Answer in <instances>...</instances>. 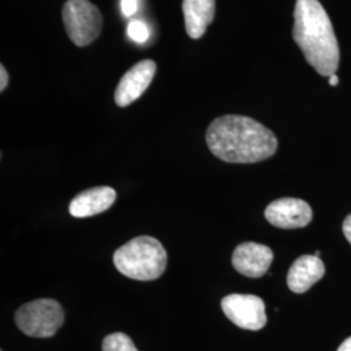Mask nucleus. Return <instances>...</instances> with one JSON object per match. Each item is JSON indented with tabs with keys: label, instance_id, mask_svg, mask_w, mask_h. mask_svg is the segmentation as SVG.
I'll return each instance as SVG.
<instances>
[{
	"label": "nucleus",
	"instance_id": "obj_9",
	"mask_svg": "<svg viewBox=\"0 0 351 351\" xmlns=\"http://www.w3.org/2000/svg\"><path fill=\"white\" fill-rule=\"evenodd\" d=\"M274 262V251L268 246L256 242L241 243L233 251L232 264L243 276L258 278L268 272Z\"/></svg>",
	"mask_w": 351,
	"mask_h": 351
},
{
	"label": "nucleus",
	"instance_id": "obj_4",
	"mask_svg": "<svg viewBox=\"0 0 351 351\" xmlns=\"http://www.w3.org/2000/svg\"><path fill=\"white\" fill-rule=\"evenodd\" d=\"M63 307L55 300H36L21 306L14 322L19 329L29 337L47 339L52 337L64 323Z\"/></svg>",
	"mask_w": 351,
	"mask_h": 351
},
{
	"label": "nucleus",
	"instance_id": "obj_5",
	"mask_svg": "<svg viewBox=\"0 0 351 351\" xmlns=\"http://www.w3.org/2000/svg\"><path fill=\"white\" fill-rule=\"evenodd\" d=\"M65 32L78 47L91 45L99 37L103 17L97 5L88 0H66L63 7Z\"/></svg>",
	"mask_w": 351,
	"mask_h": 351
},
{
	"label": "nucleus",
	"instance_id": "obj_14",
	"mask_svg": "<svg viewBox=\"0 0 351 351\" xmlns=\"http://www.w3.org/2000/svg\"><path fill=\"white\" fill-rule=\"evenodd\" d=\"M128 34L134 42H138V43L146 42L150 36L149 27L141 21H132L128 25Z\"/></svg>",
	"mask_w": 351,
	"mask_h": 351
},
{
	"label": "nucleus",
	"instance_id": "obj_1",
	"mask_svg": "<svg viewBox=\"0 0 351 351\" xmlns=\"http://www.w3.org/2000/svg\"><path fill=\"white\" fill-rule=\"evenodd\" d=\"M206 142L216 158L226 163L263 162L276 154V136L256 120L226 114L215 119L206 133Z\"/></svg>",
	"mask_w": 351,
	"mask_h": 351
},
{
	"label": "nucleus",
	"instance_id": "obj_19",
	"mask_svg": "<svg viewBox=\"0 0 351 351\" xmlns=\"http://www.w3.org/2000/svg\"><path fill=\"white\" fill-rule=\"evenodd\" d=\"M339 78L336 75H330L329 77V85L330 86H337L339 85Z\"/></svg>",
	"mask_w": 351,
	"mask_h": 351
},
{
	"label": "nucleus",
	"instance_id": "obj_10",
	"mask_svg": "<svg viewBox=\"0 0 351 351\" xmlns=\"http://www.w3.org/2000/svg\"><path fill=\"white\" fill-rule=\"evenodd\" d=\"M326 274L324 263L315 255H302L291 264L288 272V287L293 293L302 294L322 280Z\"/></svg>",
	"mask_w": 351,
	"mask_h": 351
},
{
	"label": "nucleus",
	"instance_id": "obj_8",
	"mask_svg": "<svg viewBox=\"0 0 351 351\" xmlns=\"http://www.w3.org/2000/svg\"><path fill=\"white\" fill-rule=\"evenodd\" d=\"M156 73V63L150 59L138 62L121 77L114 90V101L119 107H128L138 99L150 86Z\"/></svg>",
	"mask_w": 351,
	"mask_h": 351
},
{
	"label": "nucleus",
	"instance_id": "obj_2",
	"mask_svg": "<svg viewBox=\"0 0 351 351\" xmlns=\"http://www.w3.org/2000/svg\"><path fill=\"white\" fill-rule=\"evenodd\" d=\"M293 39L303 52L306 62L319 75H336L339 65V40L319 0L295 1Z\"/></svg>",
	"mask_w": 351,
	"mask_h": 351
},
{
	"label": "nucleus",
	"instance_id": "obj_7",
	"mask_svg": "<svg viewBox=\"0 0 351 351\" xmlns=\"http://www.w3.org/2000/svg\"><path fill=\"white\" fill-rule=\"evenodd\" d=\"M264 216L280 229H298L311 223L313 210L307 202L298 198H281L268 204Z\"/></svg>",
	"mask_w": 351,
	"mask_h": 351
},
{
	"label": "nucleus",
	"instance_id": "obj_6",
	"mask_svg": "<svg viewBox=\"0 0 351 351\" xmlns=\"http://www.w3.org/2000/svg\"><path fill=\"white\" fill-rule=\"evenodd\" d=\"M226 317L236 326L247 330H259L267 324L263 300L252 294H230L221 301Z\"/></svg>",
	"mask_w": 351,
	"mask_h": 351
},
{
	"label": "nucleus",
	"instance_id": "obj_17",
	"mask_svg": "<svg viewBox=\"0 0 351 351\" xmlns=\"http://www.w3.org/2000/svg\"><path fill=\"white\" fill-rule=\"evenodd\" d=\"M342 230H343V234L346 239L351 243V215H349L345 221H343V226H342Z\"/></svg>",
	"mask_w": 351,
	"mask_h": 351
},
{
	"label": "nucleus",
	"instance_id": "obj_16",
	"mask_svg": "<svg viewBox=\"0 0 351 351\" xmlns=\"http://www.w3.org/2000/svg\"><path fill=\"white\" fill-rule=\"evenodd\" d=\"M8 72L5 69V66L1 64L0 65V91H4L5 88L8 86Z\"/></svg>",
	"mask_w": 351,
	"mask_h": 351
},
{
	"label": "nucleus",
	"instance_id": "obj_20",
	"mask_svg": "<svg viewBox=\"0 0 351 351\" xmlns=\"http://www.w3.org/2000/svg\"><path fill=\"white\" fill-rule=\"evenodd\" d=\"M1 351H3V350H1Z\"/></svg>",
	"mask_w": 351,
	"mask_h": 351
},
{
	"label": "nucleus",
	"instance_id": "obj_11",
	"mask_svg": "<svg viewBox=\"0 0 351 351\" xmlns=\"http://www.w3.org/2000/svg\"><path fill=\"white\" fill-rule=\"evenodd\" d=\"M116 201V191L110 186H98L82 191L69 204L73 217H90L107 211Z\"/></svg>",
	"mask_w": 351,
	"mask_h": 351
},
{
	"label": "nucleus",
	"instance_id": "obj_12",
	"mask_svg": "<svg viewBox=\"0 0 351 351\" xmlns=\"http://www.w3.org/2000/svg\"><path fill=\"white\" fill-rule=\"evenodd\" d=\"M215 0H184L182 12L185 29L190 38L199 39L204 36L215 17Z\"/></svg>",
	"mask_w": 351,
	"mask_h": 351
},
{
	"label": "nucleus",
	"instance_id": "obj_18",
	"mask_svg": "<svg viewBox=\"0 0 351 351\" xmlns=\"http://www.w3.org/2000/svg\"><path fill=\"white\" fill-rule=\"evenodd\" d=\"M337 351H351V337L345 339V341L339 345V350Z\"/></svg>",
	"mask_w": 351,
	"mask_h": 351
},
{
	"label": "nucleus",
	"instance_id": "obj_15",
	"mask_svg": "<svg viewBox=\"0 0 351 351\" xmlns=\"http://www.w3.org/2000/svg\"><path fill=\"white\" fill-rule=\"evenodd\" d=\"M138 10V0H121V11L130 17Z\"/></svg>",
	"mask_w": 351,
	"mask_h": 351
},
{
	"label": "nucleus",
	"instance_id": "obj_3",
	"mask_svg": "<svg viewBox=\"0 0 351 351\" xmlns=\"http://www.w3.org/2000/svg\"><path fill=\"white\" fill-rule=\"evenodd\" d=\"M167 261L163 245L149 236L130 239L113 254L116 269L121 275L138 281L159 278L167 268Z\"/></svg>",
	"mask_w": 351,
	"mask_h": 351
},
{
	"label": "nucleus",
	"instance_id": "obj_13",
	"mask_svg": "<svg viewBox=\"0 0 351 351\" xmlns=\"http://www.w3.org/2000/svg\"><path fill=\"white\" fill-rule=\"evenodd\" d=\"M101 350L103 351H138L136 348L133 339L129 336H126L125 333L117 332L108 335L106 339H103V345H101Z\"/></svg>",
	"mask_w": 351,
	"mask_h": 351
}]
</instances>
